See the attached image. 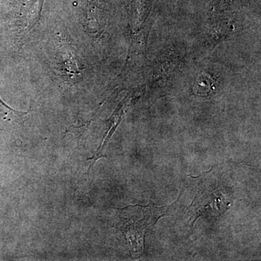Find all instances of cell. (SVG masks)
<instances>
[{"label": "cell", "mask_w": 261, "mask_h": 261, "mask_svg": "<svg viewBox=\"0 0 261 261\" xmlns=\"http://www.w3.org/2000/svg\"><path fill=\"white\" fill-rule=\"evenodd\" d=\"M172 208L157 207L154 205H130L118 210L116 227L126 236L132 255L138 258L142 255L145 246V238L149 228L161 218L168 216Z\"/></svg>", "instance_id": "1"}]
</instances>
